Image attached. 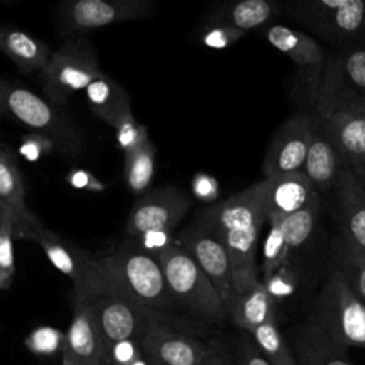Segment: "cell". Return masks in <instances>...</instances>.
<instances>
[{"label": "cell", "instance_id": "obj_1", "mask_svg": "<svg viewBox=\"0 0 365 365\" xmlns=\"http://www.w3.org/2000/svg\"><path fill=\"white\" fill-rule=\"evenodd\" d=\"M267 180L262 178L242 191L202 208L195 224L211 232L225 247L237 295L261 284L257 264L259 232L268 222L265 208Z\"/></svg>", "mask_w": 365, "mask_h": 365}, {"label": "cell", "instance_id": "obj_2", "mask_svg": "<svg viewBox=\"0 0 365 365\" xmlns=\"http://www.w3.org/2000/svg\"><path fill=\"white\" fill-rule=\"evenodd\" d=\"M97 259L111 295L128 298L155 312L175 304L157 257L147 250L125 248Z\"/></svg>", "mask_w": 365, "mask_h": 365}, {"label": "cell", "instance_id": "obj_3", "mask_svg": "<svg viewBox=\"0 0 365 365\" xmlns=\"http://www.w3.org/2000/svg\"><path fill=\"white\" fill-rule=\"evenodd\" d=\"M307 319L348 349H365V304L331 261Z\"/></svg>", "mask_w": 365, "mask_h": 365}, {"label": "cell", "instance_id": "obj_4", "mask_svg": "<svg viewBox=\"0 0 365 365\" xmlns=\"http://www.w3.org/2000/svg\"><path fill=\"white\" fill-rule=\"evenodd\" d=\"M155 257L175 302L208 322L221 324L230 319L227 307L217 289L182 247L171 241Z\"/></svg>", "mask_w": 365, "mask_h": 365}, {"label": "cell", "instance_id": "obj_5", "mask_svg": "<svg viewBox=\"0 0 365 365\" xmlns=\"http://www.w3.org/2000/svg\"><path fill=\"white\" fill-rule=\"evenodd\" d=\"M13 234L14 237L33 241L43 248L48 261L71 279L74 297L91 298L111 295L110 284L98 259L46 228L41 221L23 222L17 220Z\"/></svg>", "mask_w": 365, "mask_h": 365}, {"label": "cell", "instance_id": "obj_6", "mask_svg": "<svg viewBox=\"0 0 365 365\" xmlns=\"http://www.w3.org/2000/svg\"><path fill=\"white\" fill-rule=\"evenodd\" d=\"M285 13L319 37L349 44L365 37V0H294Z\"/></svg>", "mask_w": 365, "mask_h": 365}, {"label": "cell", "instance_id": "obj_7", "mask_svg": "<svg viewBox=\"0 0 365 365\" xmlns=\"http://www.w3.org/2000/svg\"><path fill=\"white\" fill-rule=\"evenodd\" d=\"M0 113L53 140L67 153H76L80 138L71 124L33 91L0 77Z\"/></svg>", "mask_w": 365, "mask_h": 365}, {"label": "cell", "instance_id": "obj_8", "mask_svg": "<svg viewBox=\"0 0 365 365\" xmlns=\"http://www.w3.org/2000/svg\"><path fill=\"white\" fill-rule=\"evenodd\" d=\"M100 73L91 43L84 37L70 38L51 53L41 71L44 94L54 103H64L74 91L86 90Z\"/></svg>", "mask_w": 365, "mask_h": 365}, {"label": "cell", "instance_id": "obj_9", "mask_svg": "<svg viewBox=\"0 0 365 365\" xmlns=\"http://www.w3.org/2000/svg\"><path fill=\"white\" fill-rule=\"evenodd\" d=\"M86 299L91 307L104 355L124 341L141 345L148 325L157 315L155 311L120 295H98Z\"/></svg>", "mask_w": 365, "mask_h": 365}, {"label": "cell", "instance_id": "obj_10", "mask_svg": "<svg viewBox=\"0 0 365 365\" xmlns=\"http://www.w3.org/2000/svg\"><path fill=\"white\" fill-rule=\"evenodd\" d=\"M365 101V46H346L329 56L315 98L317 114L341 103Z\"/></svg>", "mask_w": 365, "mask_h": 365}, {"label": "cell", "instance_id": "obj_11", "mask_svg": "<svg viewBox=\"0 0 365 365\" xmlns=\"http://www.w3.org/2000/svg\"><path fill=\"white\" fill-rule=\"evenodd\" d=\"M190 207L191 200L181 188L175 185L158 187L134 202L125 231L135 238L155 232L167 234L180 224Z\"/></svg>", "mask_w": 365, "mask_h": 365}, {"label": "cell", "instance_id": "obj_12", "mask_svg": "<svg viewBox=\"0 0 365 365\" xmlns=\"http://www.w3.org/2000/svg\"><path fill=\"white\" fill-rule=\"evenodd\" d=\"M175 242L182 247L198 264L230 312L237 298V292L234 287L231 261L221 241L194 222L177 234Z\"/></svg>", "mask_w": 365, "mask_h": 365}, {"label": "cell", "instance_id": "obj_13", "mask_svg": "<svg viewBox=\"0 0 365 365\" xmlns=\"http://www.w3.org/2000/svg\"><path fill=\"white\" fill-rule=\"evenodd\" d=\"M315 124L317 115L298 114L275 131L262 161L264 178L302 171Z\"/></svg>", "mask_w": 365, "mask_h": 365}, {"label": "cell", "instance_id": "obj_14", "mask_svg": "<svg viewBox=\"0 0 365 365\" xmlns=\"http://www.w3.org/2000/svg\"><path fill=\"white\" fill-rule=\"evenodd\" d=\"M262 36L298 67L309 96L315 101L327 64V54L322 46L312 36L284 24H268L262 30Z\"/></svg>", "mask_w": 365, "mask_h": 365}, {"label": "cell", "instance_id": "obj_15", "mask_svg": "<svg viewBox=\"0 0 365 365\" xmlns=\"http://www.w3.org/2000/svg\"><path fill=\"white\" fill-rule=\"evenodd\" d=\"M155 9L150 0H76L63 6L61 21L76 33H86L110 24L138 20Z\"/></svg>", "mask_w": 365, "mask_h": 365}, {"label": "cell", "instance_id": "obj_16", "mask_svg": "<svg viewBox=\"0 0 365 365\" xmlns=\"http://www.w3.org/2000/svg\"><path fill=\"white\" fill-rule=\"evenodd\" d=\"M144 355L161 365H202L218 346L168 328L154 317L141 344Z\"/></svg>", "mask_w": 365, "mask_h": 365}, {"label": "cell", "instance_id": "obj_17", "mask_svg": "<svg viewBox=\"0 0 365 365\" xmlns=\"http://www.w3.org/2000/svg\"><path fill=\"white\" fill-rule=\"evenodd\" d=\"M349 168L365 164V101L336 104L317 114Z\"/></svg>", "mask_w": 365, "mask_h": 365}, {"label": "cell", "instance_id": "obj_18", "mask_svg": "<svg viewBox=\"0 0 365 365\" xmlns=\"http://www.w3.org/2000/svg\"><path fill=\"white\" fill-rule=\"evenodd\" d=\"M334 192L335 237L349 248L365 254V187L348 165H344Z\"/></svg>", "mask_w": 365, "mask_h": 365}, {"label": "cell", "instance_id": "obj_19", "mask_svg": "<svg viewBox=\"0 0 365 365\" xmlns=\"http://www.w3.org/2000/svg\"><path fill=\"white\" fill-rule=\"evenodd\" d=\"M104 348L86 298L74 297V309L63 344V365H101Z\"/></svg>", "mask_w": 365, "mask_h": 365}, {"label": "cell", "instance_id": "obj_20", "mask_svg": "<svg viewBox=\"0 0 365 365\" xmlns=\"http://www.w3.org/2000/svg\"><path fill=\"white\" fill-rule=\"evenodd\" d=\"M285 336L297 365H354L348 348L308 319L289 327Z\"/></svg>", "mask_w": 365, "mask_h": 365}, {"label": "cell", "instance_id": "obj_21", "mask_svg": "<svg viewBox=\"0 0 365 365\" xmlns=\"http://www.w3.org/2000/svg\"><path fill=\"white\" fill-rule=\"evenodd\" d=\"M344 165L345 164L338 150L329 140L317 115V124L304 161L302 173L307 175L315 191L322 195L334 191Z\"/></svg>", "mask_w": 365, "mask_h": 365}, {"label": "cell", "instance_id": "obj_22", "mask_svg": "<svg viewBox=\"0 0 365 365\" xmlns=\"http://www.w3.org/2000/svg\"><path fill=\"white\" fill-rule=\"evenodd\" d=\"M265 180V208L268 220L284 218L297 212L304 208L317 192L302 171Z\"/></svg>", "mask_w": 365, "mask_h": 365}, {"label": "cell", "instance_id": "obj_23", "mask_svg": "<svg viewBox=\"0 0 365 365\" xmlns=\"http://www.w3.org/2000/svg\"><path fill=\"white\" fill-rule=\"evenodd\" d=\"M0 51L26 74L43 71L53 53L44 41L9 26H0Z\"/></svg>", "mask_w": 365, "mask_h": 365}, {"label": "cell", "instance_id": "obj_24", "mask_svg": "<svg viewBox=\"0 0 365 365\" xmlns=\"http://www.w3.org/2000/svg\"><path fill=\"white\" fill-rule=\"evenodd\" d=\"M86 96L94 114L113 128L133 114L131 101L124 88L103 71L88 84Z\"/></svg>", "mask_w": 365, "mask_h": 365}, {"label": "cell", "instance_id": "obj_25", "mask_svg": "<svg viewBox=\"0 0 365 365\" xmlns=\"http://www.w3.org/2000/svg\"><path fill=\"white\" fill-rule=\"evenodd\" d=\"M277 314L278 304L261 282L250 291L237 295L228 317L238 329L250 334L267 322L278 321Z\"/></svg>", "mask_w": 365, "mask_h": 365}, {"label": "cell", "instance_id": "obj_26", "mask_svg": "<svg viewBox=\"0 0 365 365\" xmlns=\"http://www.w3.org/2000/svg\"><path fill=\"white\" fill-rule=\"evenodd\" d=\"M279 13V4L272 0H241L215 13V24H225L244 33L267 27Z\"/></svg>", "mask_w": 365, "mask_h": 365}, {"label": "cell", "instance_id": "obj_27", "mask_svg": "<svg viewBox=\"0 0 365 365\" xmlns=\"http://www.w3.org/2000/svg\"><path fill=\"white\" fill-rule=\"evenodd\" d=\"M0 201L11 208L19 221L36 222L40 221L26 204L24 185L19 171L17 161L9 147L0 144Z\"/></svg>", "mask_w": 365, "mask_h": 365}, {"label": "cell", "instance_id": "obj_28", "mask_svg": "<svg viewBox=\"0 0 365 365\" xmlns=\"http://www.w3.org/2000/svg\"><path fill=\"white\" fill-rule=\"evenodd\" d=\"M155 170V145L151 140L124 154V180L127 188L135 195H144Z\"/></svg>", "mask_w": 365, "mask_h": 365}, {"label": "cell", "instance_id": "obj_29", "mask_svg": "<svg viewBox=\"0 0 365 365\" xmlns=\"http://www.w3.org/2000/svg\"><path fill=\"white\" fill-rule=\"evenodd\" d=\"M321 210V194L315 192L308 204L294 214L278 220L291 251L302 247L312 235Z\"/></svg>", "mask_w": 365, "mask_h": 365}, {"label": "cell", "instance_id": "obj_30", "mask_svg": "<svg viewBox=\"0 0 365 365\" xmlns=\"http://www.w3.org/2000/svg\"><path fill=\"white\" fill-rule=\"evenodd\" d=\"M331 262L339 269L349 288L365 304V254L349 248L334 237L331 241Z\"/></svg>", "mask_w": 365, "mask_h": 365}, {"label": "cell", "instance_id": "obj_31", "mask_svg": "<svg viewBox=\"0 0 365 365\" xmlns=\"http://www.w3.org/2000/svg\"><path fill=\"white\" fill-rule=\"evenodd\" d=\"M252 341L271 365H297L285 334L278 321L267 322L250 332Z\"/></svg>", "mask_w": 365, "mask_h": 365}, {"label": "cell", "instance_id": "obj_32", "mask_svg": "<svg viewBox=\"0 0 365 365\" xmlns=\"http://www.w3.org/2000/svg\"><path fill=\"white\" fill-rule=\"evenodd\" d=\"M291 254L292 251L278 220H268V231L262 244V262L259 267L261 279L288 262Z\"/></svg>", "mask_w": 365, "mask_h": 365}, {"label": "cell", "instance_id": "obj_33", "mask_svg": "<svg viewBox=\"0 0 365 365\" xmlns=\"http://www.w3.org/2000/svg\"><path fill=\"white\" fill-rule=\"evenodd\" d=\"M17 220V214L7 207L0 224V291L10 288L16 272L13 255V231Z\"/></svg>", "mask_w": 365, "mask_h": 365}, {"label": "cell", "instance_id": "obj_34", "mask_svg": "<svg viewBox=\"0 0 365 365\" xmlns=\"http://www.w3.org/2000/svg\"><path fill=\"white\" fill-rule=\"evenodd\" d=\"M269 295L279 304L281 301L291 298L297 294L299 287V274L291 261L282 264L268 277L261 279Z\"/></svg>", "mask_w": 365, "mask_h": 365}, {"label": "cell", "instance_id": "obj_35", "mask_svg": "<svg viewBox=\"0 0 365 365\" xmlns=\"http://www.w3.org/2000/svg\"><path fill=\"white\" fill-rule=\"evenodd\" d=\"M64 336L66 334L53 327H38L27 335L26 346L37 355H51L63 349Z\"/></svg>", "mask_w": 365, "mask_h": 365}, {"label": "cell", "instance_id": "obj_36", "mask_svg": "<svg viewBox=\"0 0 365 365\" xmlns=\"http://www.w3.org/2000/svg\"><path fill=\"white\" fill-rule=\"evenodd\" d=\"M114 130H115L118 147L123 150L124 154L138 148L140 145H143L145 141L150 140L147 127L137 123L133 114L125 117Z\"/></svg>", "mask_w": 365, "mask_h": 365}, {"label": "cell", "instance_id": "obj_37", "mask_svg": "<svg viewBox=\"0 0 365 365\" xmlns=\"http://www.w3.org/2000/svg\"><path fill=\"white\" fill-rule=\"evenodd\" d=\"M237 365H271L261 354L248 332H242L234 345V355H231Z\"/></svg>", "mask_w": 365, "mask_h": 365}, {"label": "cell", "instance_id": "obj_38", "mask_svg": "<svg viewBox=\"0 0 365 365\" xmlns=\"http://www.w3.org/2000/svg\"><path fill=\"white\" fill-rule=\"evenodd\" d=\"M247 33L225 26V24H215L208 29L202 36V43L211 48H227L242 38Z\"/></svg>", "mask_w": 365, "mask_h": 365}, {"label": "cell", "instance_id": "obj_39", "mask_svg": "<svg viewBox=\"0 0 365 365\" xmlns=\"http://www.w3.org/2000/svg\"><path fill=\"white\" fill-rule=\"evenodd\" d=\"M54 147H56V143L53 140H50L43 134L34 133V134L26 135V138L20 145V153L30 160H36L41 157L44 153H47L48 150H53Z\"/></svg>", "mask_w": 365, "mask_h": 365}, {"label": "cell", "instance_id": "obj_40", "mask_svg": "<svg viewBox=\"0 0 365 365\" xmlns=\"http://www.w3.org/2000/svg\"><path fill=\"white\" fill-rule=\"evenodd\" d=\"M144 356L141 345L133 341H124L117 345H114L104 358L115 362V364H130Z\"/></svg>", "mask_w": 365, "mask_h": 365}, {"label": "cell", "instance_id": "obj_41", "mask_svg": "<svg viewBox=\"0 0 365 365\" xmlns=\"http://www.w3.org/2000/svg\"><path fill=\"white\" fill-rule=\"evenodd\" d=\"M202 365H237L234 358L225 354L221 348H218L214 354H211Z\"/></svg>", "mask_w": 365, "mask_h": 365}, {"label": "cell", "instance_id": "obj_42", "mask_svg": "<svg viewBox=\"0 0 365 365\" xmlns=\"http://www.w3.org/2000/svg\"><path fill=\"white\" fill-rule=\"evenodd\" d=\"M101 365H148V359H147L145 355H144L143 358H140V359H137V361H134V362H130V364H115V362H113V361L104 358L103 362H101Z\"/></svg>", "mask_w": 365, "mask_h": 365}, {"label": "cell", "instance_id": "obj_43", "mask_svg": "<svg viewBox=\"0 0 365 365\" xmlns=\"http://www.w3.org/2000/svg\"><path fill=\"white\" fill-rule=\"evenodd\" d=\"M355 174H356V177L359 178V181L362 182V185L365 187V164L364 165H358V167H354V168H351Z\"/></svg>", "mask_w": 365, "mask_h": 365}, {"label": "cell", "instance_id": "obj_44", "mask_svg": "<svg viewBox=\"0 0 365 365\" xmlns=\"http://www.w3.org/2000/svg\"><path fill=\"white\" fill-rule=\"evenodd\" d=\"M6 205L0 201V224H1V220H3V215H4V211H6Z\"/></svg>", "mask_w": 365, "mask_h": 365}, {"label": "cell", "instance_id": "obj_45", "mask_svg": "<svg viewBox=\"0 0 365 365\" xmlns=\"http://www.w3.org/2000/svg\"><path fill=\"white\" fill-rule=\"evenodd\" d=\"M147 358V356H145ZM148 359V358H147ZM148 365H161V364H158V362H155V361H151V359H148Z\"/></svg>", "mask_w": 365, "mask_h": 365}]
</instances>
